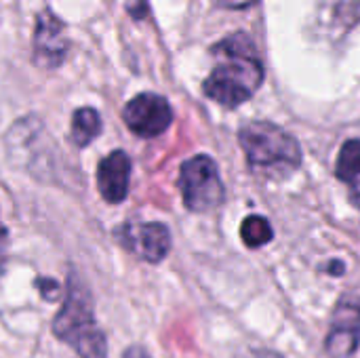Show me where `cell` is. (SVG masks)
<instances>
[{"mask_svg": "<svg viewBox=\"0 0 360 358\" xmlns=\"http://www.w3.org/2000/svg\"><path fill=\"white\" fill-rule=\"evenodd\" d=\"M360 344V300H342L333 312V323L325 342L333 358H346L356 352Z\"/></svg>", "mask_w": 360, "mask_h": 358, "instance_id": "8", "label": "cell"}, {"mask_svg": "<svg viewBox=\"0 0 360 358\" xmlns=\"http://www.w3.org/2000/svg\"><path fill=\"white\" fill-rule=\"evenodd\" d=\"M53 333L80 358H108V340L95 321L91 291L72 270L65 283V300L53 319Z\"/></svg>", "mask_w": 360, "mask_h": 358, "instance_id": "2", "label": "cell"}, {"mask_svg": "<svg viewBox=\"0 0 360 358\" xmlns=\"http://www.w3.org/2000/svg\"><path fill=\"white\" fill-rule=\"evenodd\" d=\"M327 268H329V270H335V272H333L335 276H342V274H344V270H346L342 262H331V264H329Z\"/></svg>", "mask_w": 360, "mask_h": 358, "instance_id": "18", "label": "cell"}, {"mask_svg": "<svg viewBox=\"0 0 360 358\" xmlns=\"http://www.w3.org/2000/svg\"><path fill=\"white\" fill-rule=\"evenodd\" d=\"M350 203L354 207H360V184L359 181H352L350 184Z\"/></svg>", "mask_w": 360, "mask_h": 358, "instance_id": "17", "label": "cell"}, {"mask_svg": "<svg viewBox=\"0 0 360 358\" xmlns=\"http://www.w3.org/2000/svg\"><path fill=\"white\" fill-rule=\"evenodd\" d=\"M217 65L202 82L209 99L226 108L249 101L264 82V65L249 34L236 32L213 46Z\"/></svg>", "mask_w": 360, "mask_h": 358, "instance_id": "1", "label": "cell"}, {"mask_svg": "<svg viewBox=\"0 0 360 358\" xmlns=\"http://www.w3.org/2000/svg\"><path fill=\"white\" fill-rule=\"evenodd\" d=\"M131 158L124 150H112L97 165V190L110 205H118L129 194Z\"/></svg>", "mask_w": 360, "mask_h": 358, "instance_id": "9", "label": "cell"}, {"mask_svg": "<svg viewBox=\"0 0 360 358\" xmlns=\"http://www.w3.org/2000/svg\"><path fill=\"white\" fill-rule=\"evenodd\" d=\"M101 133V116L95 108L84 106L78 108L72 116V129H70V141L76 148H86L97 135Z\"/></svg>", "mask_w": 360, "mask_h": 358, "instance_id": "10", "label": "cell"}, {"mask_svg": "<svg viewBox=\"0 0 360 358\" xmlns=\"http://www.w3.org/2000/svg\"><path fill=\"white\" fill-rule=\"evenodd\" d=\"M36 285H38V289H40V295H42L44 300H49V302H55V300L59 298V293H61L59 285H57L53 279H38Z\"/></svg>", "mask_w": 360, "mask_h": 358, "instance_id": "13", "label": "cell"}, {"mask_svg": "<svg viewBox=\"0 0 360 358\" xmlns=\"http://www.w3.org/2000/svg\"><path fill=\"white\" fill-rule=\"evenodd\" d=\"M122 120L131 133L143 139H152L162 135L173 122L171 103L156 93H139L135 95L122 110Z\"/></svg>", "mask_w": 360, "mask_h": 358, "instance_id": "6", "label": "cell"}, {"mask_svg": "<svg viewBox=\"0 0 360 358\" xmlns=\"http://www.w3.org/2000/svg\"><path fill=\"white\" fill-rule=\"evenodd\" d=\"M116 241L135 257L158 264L171 251V232L160 222H127L114 230Z\"/></svg>", "mask_w": 360, "mask_h": 358, "instance_id": "5", "label": "cell"}, {"mask_svg": "<svg viewBox=\"0 0 360 358\" xmlns=\"http://www.w3.org/2000/svg\"><path fill=\"white\" fill-rule=\"evenodd\" d=\"M184 205L192 213H209L226 198V188L215 160L207 154L188 158L179 169L177 179Z\"/></svg>", "mask_w": 360, "mask_h": 358, "instance_id": "4", "label": "cell"}, {"mask_svg": "<svg viewBox=\"0 0 360 358\" xmlns=\"http://www.w3.org/2000/svg\"><path fill=\"white\" fill-rule=\"evenodd\" d=\"M253 358H283V357H278V354H272V352H255V354H253Z\"/></svg>", "mask_w": 360, "mask_h": 358, "instance_id": "19", "label": "cell"}, {"mask_svg": "<svg viewBox=\"0 0 360 358\" xmlns=\"http://www.w3.org/2000/svg\"><path fill=\"white\" fill-rule=\"evenodd\" d=\"M240 238L249 249H259L274 238V230L264 215H249L243 219Z\"/></svg>", "mask_w": 360, "mask_h": 358, "instance_id": "11", "label": "cell"}, {"mask_svg": "<svg viewBox=\"0 0 360 358\" xmlns=\"http://www.w3.org/2000/svg\"><path fill=\"white\" fill-rule=\"evenodd\" d=\"M257 0H219V4L226 6V8H247V6H251Z\"/></svg>", "mask_w": 360, "mask_h": 358, "instance_id": "16", "label": "cell"}, {"mask_svg": "<svg viewBox=\"0 0 360 358\" xmlns=\"http://www.w3.org/2000/svg\"><path fill=\"white\" fill-rule=\"evenodd\" d=\"M68 51L70 40L65 36V23L51 8L40 11L32 36V61L42 70H55L65 61Z\"/></svg>", "mask_w": 360, "mask_h": 358, "instance_id": "7", "label": "cell"}, {"mask_svg": "<svg viewBox=\"0 0 360 358\" xmlns=\"http://www.w3.org/2000/svg\"><path fill=\"white\" fill-rule=\"evenodd\" d=\"M6 249H8V232L4 226H0V279L6 268Z\"/></svg>", "mask_w": 360, "mask_h": 358, "instance_id": "14", "label": "cell"}, {"mask_svg": "<svg viewBox=\"0 0 360 358\" xmlns=\"http://www.w3.org/2000/svg\"><path fill=\"white\" fill-rule=\"evenodd\" d=\"M335 175L340 181H356L360 175V139H348L342 146L335 162Z\"/></svg>", "mask_w": 360, "mask_h": 358, "instance_id": "12", "label": "cell"}, {"mask_svg": "<svg viewBox=\"0 0 360 358\" xmlns=\"http://www.w3.org/2000/svg\"><path fill=\"white\" fill-rule=\"evenodd\" d=\"M240 148L251 167L293 171L302 162V148L297 139L283 127L268 120H253L238 131Z\"/></svg>", "mask_w": 360, "mask_h": 358, "instance_id": "3", "label": "cell"}, {"mask_svg": "<svg viewBox=\"0 0 360 358\" xmlns=\"http://www.w3.org/2000/svg\"><path fill=\"white\" fill-rule=\"evenodd\" d=\"M122 358H152L148 354V350L146 348H141V346H129L124 352H122Z\"/></svg>", "mask_w": 360, "mask_h": 358, "instance_id": "15", "label": "cell"}]
</instances>
